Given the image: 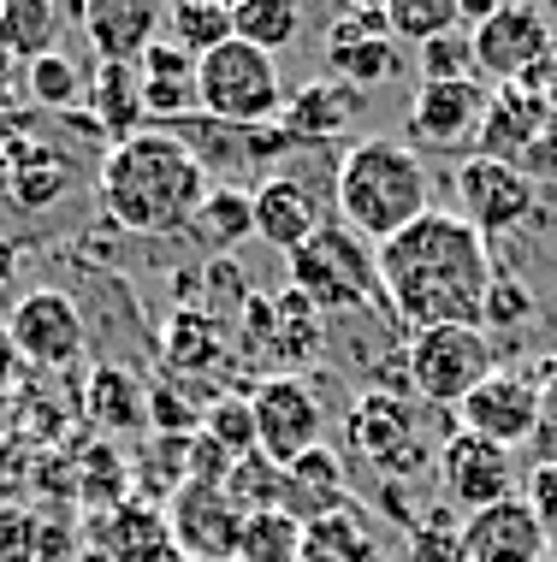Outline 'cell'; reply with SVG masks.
Listing matches in <instances>:
<instances>
[{"label": "cell", "instance_id": "cell-1", "mask_svg": "<svg viewBox=\"0 0 557 562\" xmlns=\"http://www.w3.org/2000/svg\"><path fill=\"white\" fill-rule=\"evenodd\" d=\"M380 267V302L391 321L403 326V338L433 326H480L492 291V249L469 220L433 207L427 220H415L410 232L374 249Z\"/></svg>", "mask_w": 557, "mask_h": 562}, {"label": "cell", "instance_id": "cell-2", "mask_svg": "<svg viewBox=\"0 0 557 562\" xmlns=\"http://www.w3.org/2000/svg\"><path fill=\"white\" fill-rule=\"evenodd\" d=\"M214 178L190 155V143L167 125H148L113 143L96 166V202L108 225L131 237H185Z\"/></svg>", "mask_w": 557, "mask_h": 562}, {"label": "cell", "instance_id": "cell-3", "mask_svg": "<svg viewBox=\"0 0 557 562\" xmlns=\"http://www.w3.org/2000/svg\"><path fill=\"white\" fill-rule=\"evenodd\" d=\"M333 207H338L344 232L380 249V243H391L398 232H410L415 220L433 214L427 160L410 143H398V136H363L338 160Z\"/></svg>", "mask_w": 557, "mask_h": 562}, {"label": "cell", "instance_id": "cell-4", "mask_svg": "<svg viewBox=\"0 0 557 562\" xmlns=\"http://www.w3.org/2000/svg\"><path fill=\"white\" fill-rule=\"evenodd\" d=\"M196 108H202V119L237 125V131L279 125V108H285L279 59L232 36L225 48L196 59Z\"/></svg>", "mask_w": 557, "mask_h": 562}, {"label": "cell", "instance_id": "cell-5", "mask_svg": "<svg viewBox=\"0 0 557 562\" xmlns=\"http://www.w3.org/2000/svg\"><path fill=\"white\" fill-rule=\"evenodd\" d=\"M492 373H499V349L480 326H433L403 338V379L433 408H463Z\"/></svg>", "mask_w": 557, "mask_h": 562}, {"label": "cell", "instance_id": "cell-6", "mask_svg": "<svg viewBox=\"0 0 557 562\" xmlns=\"http://www.w3.org/2000/svg\"><path fill=\"white\" fill-rule=\"evenodd\" d=\"M285 272H291V291L309 296L321 314H356L380 302V267L363 237H350L338 220L321 225L297 255H285Z\"/></svg>", "mask_w": 557, "mask_h": 562}, {"label": "cell", "instance_id": "cell-7", "mask_svg": "<svg viewBox=\"0 0 557 562\" xmlns=\"http://www.w3.org/2000/svg\"><path fill=\"white\" fill-rule=\"evenodd\" d=\"M249 415H255V450H261L267 462L291 468L297 456L321 450L326 408H321V397H314V385L303 373L255 379L249 385Z\"/></svg>", "mask_w": 557, "mask_h": 562}, {"label": "cell", "instance_id": "cell-8", "mask_svg": "<svg viewBox=\"0 0 557 562\" xmlns=\"http://www.w3.org/2000/svg\"><path fill=\"white\" fill-rule=\"evenodd\" d=\"M7 338L19 349V361L42 373H66L83 361V344H89V326H83V308L78 296H66L59 284H42V291H24L7 314Z\"/></svg>", "mask_w": 557, "mask_h": 562}, {"label": "cell", "instance_id": "cell-9", "mask_svg": "<svg viewBox=\"0 0 557 562\" xmlns=\"http://www.w3.org/2000/svg\"><path fill=\"white\" fill-rule=\"evenodd\" d=\"M539 214V184L522 166L469 155L457 166V220H469L480 237H516Z\"/></svg>", "mask_w": 557, "mask_h": 562}, {"label": "cell", "instance_id": "cell-10", "mask_svg": "<svg viewBox=\"0 0 557 562\" xmlns=\"http://www.w3.org/2000/svg\"><path fill=\"white\" fill-rule=\"evenodd\" d=\"M321 308H314L309 296H297L291 284H285L279 296H244V349L255 361H267L261 379L274 373H297L303 361L321 349Z\"/></svg>", "mask_w": 557, "mask_h": 562}, {"label": "cell", "instance_id": "cell-11", "mask_svg": "<svg viewBox=\"0 0 557 562\" xmlns=\"http://www.w3.org/2000/svg\"><path fill=\"white\" fill-rule=\"evenodd\" d=\"M350 450L363 456L368 468H380V480H410V468L427 462V445H421V432H415V408L403 391H363V397L350 403Z\"/></svg>", "mask_w": 557, "mask_h": 562}, {"label": "cell", "instance_id": "cell-12", "mask_svg": "<svg viewBox=\"0 0 557 562\" xmlns=\"http://www.w3.org/2000/svg\"><path fill=\"white\" fill-rule=\"evenodd\" d=\"M539 420H546V391H539V379L522 373V368H499L457 408V427L487 438V445H499V450L534 445Z\"/></svg>", "mask_w": 557, "mask_h": 562}, {"label": "cell", "instance_id": "cell-13", "mask_svg": "<svg viewBox=\"0 0 557 562\" xmlns=\"http://www.w3.org/2000/svg\"><path fill=\"white\" fill-rule=\"evenodd\" d=\"M326 78L350 83L356 95L403 78V48L386 30V7H350L326 30Z\"/></svg>", "mask_w": 557, "mask_h": 562}, {"label": "cell", "instance_id": "cell-14", "mask_svg": "<svg viewBox=\"0 0 557 562\" xmlns=\"http://www.w3.org/2000/svg\"><path fill=\"white\" fill-rule=\"evenodd\" d=\"M244 521L249 515L214 480H185L167 504V527H172V544L185 562H232L237 539H244Z\"/></svg>", "mask_w": 557, "mask_h": 562}, {"label": "cell", "instance_id": "cell-15", "mask_svg": "<svg viewBox=\"0 0 557 562\" xmlns=\"http://www.w3.org/2000/svg\"><path fill=\"white\" fill-rule=\"evenodd\" d=\"M433 474H439V492L457 509H469V515L516 497V462H510V450L487 445V438H475L463 427L450 438H439V450H433Z\"/></svg>", "mask_w": 557, "mask_h": 562}, {"label": "cell", "instance_id": "cell-16", "mask_svg": "<svg viewBox=\"0 0 557 562\" xmlns=\"http://www.w3.org/2000/svg\"><path fill=\"white\" fill-rule=\"evenodd\" d=\"M475 36V66H480V83H492V89H504V83H522L528 71L557 48V36H552V19L539 7H504L492 12L480 30H469Z\"/></svg>", "mask_w": 557, "mask_h": 562}, {"label": "cell", "instance_id": "cell-17", "mask_svg": "<svg viewBox=\"0 0 557 562\" xmlns=\"http://www.w3.org/2000/svg\"><path fill=\"white\" fill-rule=\"evenodd\" d=\"M492 83L463 78V83H421L410 95V136L433 155H475L480 119H487Z\"/></svg>", "mask_w": 557, "mask_h": 562}, {"label": "cell", "instance_id": "cell-18", "mask_svg": "<svg viewBox=\"0 0 557 562\" xmlns=\"http://www.w3.org/2000/svg\"><path fill=\"white\" fill-rule=\"evenodd\" d=\"M66 19L83 24L96 66H143V54L160 42V19L167 12L155 0H89V7H71Z\"/></svg>", "mask_w": 557, "mask_h": 562}, {"label": "cell", "instance_id": "cell-19", "mask_svg": "<svg viewBox=\"0 0 557 562\" xmlns=\"http://www.w3.org/2000/svg\"><path fill=\"white\" fill-rule=\"evenodd\" d=\"M463 562H546V521L522 492L504 497L463 521Z\"/></svg>", "mask_w": 557, "mask_h": 562}, {"label": "cell", "instance_id": "cell-20", "mask_svg": "<svg viewBox=\"0 0 557 562\" xmlns=\"http://www.w3.org/2000/svg\"><path fill=\"white\" fill-rule=\"evenodd\" d=\"M0 148H7V160H12V190H7L12 207L42 214V207H54L71 195V172H78V166H71V155H59V143L19 125V136L0 131Z\"/></svg>", "mask_w": 557, "mask_h": 562}, {"label": "cell", "instance_id": "cell-21", "mask_svg": "<svg viewBox=\"0 0 557 562\" xmlns=\"http://www.w3.org/2000/svg\"><path fill=\"white\" fill-rule=\"evenodd\" d=\"M552 108L546 101H534L522 83H504L492 89L487 101V119H480V136H475V155L480 160H504V166H522L539 148V136L552 125Z\"/></svg>", "mask_w": 557, "mask_h": 562}, {"label": "cell", "instance_id": "cell-22", "mask_svg": "<svg viewBox=\"0 0 557 562\" xmlns=\"http://www.w3.org/2000/svg\"><path fill=\"white\" fill-rule=\"evenodd\" d=\"M249 214H255V237L274 243L279 255H297L326 225L321 207H314V190L291 172H267L261 184L249 190Z\"/></svg>", "mask_w": 557, "mask_h": 562}, {"label": "cell", "instance_id": "cell-23", "mask_svg": "<svg viewBox=\"0 0 557 562\" xmlns=\"http://www.w3.org/2000/svg\"><path fill=\"white\" fill-rule=\"evenodd\" d=\"M356 113H363V95L338 78H309L297 95H285L279 108V131L291 136L297 148H321V143H338V136L356 131Z\"/></svg>", "mask_w": 557, "mask_h": 562}, {"label": "cell", "instance_id": "cell-24", "mask_svg": "<svg viewBox=\"0 0 557 562\" xmlns=\"http://www.w3.org/2000/svg\"><path fill=\"white\" fill-rule=\"evenodd\" d=\"M108 562H185L172 544L167 509H148V504H113L96 527Z\"/></svg>", "mask_w": 557, "mask_h": 562}, {"label": "cell", "instance_id": "cell-25", "mask_svg": "<svg viewBox=\"0 0 557 562\" xmlns=\"http://www.w3.org/2000/svg\"><path fill=\"white\" fill-rule=\"evenodd\" d=\"M89 101V119H96V131L113 143H125V136L148 131V113H143V71L137 66H96V78L83 89Z\"/></svg>", "mask_w": 557, "mask_h": 562}, {"label": "cell", "instance_id": "cell-26", "mask_svg": "<svg viewBox=\"0 0 557 562\" xmlns=\"http://www.w3.org/2000/svg\"><path fill=\"white\" fill-rule=\"evenodd\" d=\"M350 504V485H344V462L333 450H309L297 456L291 468H285V515H297V521H321V515H333Z\"/></svg>", "mask_w": 557, "mask_h": 562}, {"label": "cell", "instance_id": "cell-27", "mask_svg": "<svg viewBox=\"0 0 557 562\" xmlns=\"http://www.w3.org/2000/svg\"><path fill=\"white\" fill-rule=\"evenodd\" d=\"M303 562H386V551H380V533L368 527V515L344 504L303 527Z\"/></svg>", "mask_w": 557, "mask_h": 562}, {"label": "cell", "instance_id": "cell-28", "mask_svg": "<svg viewBox=\"0 0 557 562\" xmlns=\"http://www.w3.org/2000/svg\"><path fill=\"white\" fill-rule=\"evenodd\" d=\"M89 427H101V432H137L148 427V391H143V379H131L125 368H96L89 373Z\"/></svg>", "mask_w": 557, "mask_h": 562}, {"label": "cell", "instance_id": "cell-29", "mask_svg": "<svg viewBox=\"0 0 557 562\" xmlns=\"http://www.w3.org/2000/svg\"><path fill=\"white\" fill-rule=\"evenodd\" d=\"M202 249H214V261H225V255L237 249V243L255 237V214H249V190H232V184H214L208 190V202L196 207L190 232Z\"/></svg>", "mask_w": 557, "mask_h": 562}, {"label": "cell", "instance_id": "cell-30", "mask_svg": "<svg viewBox=\"0 0 557 562\" xmlns=\"http://www.w3.org/2000/svg\"><path fill=\"white\" fill-rule=\"evenodd\" d=\"M160 356H167V368H178V373L214 368L225 356V326L208 308H178L167 321V331H160Z\"/></svg>", "mask_w": 557, "mask_h": 562}, {"label": "cell", "instance_id": "cell-31", "mask_svg": "<svg viewBox=\"0 0 557 562\" xmlns=\"http://www.w3.org/2000/svg\"><path fill=\"white\" fill-rule=\"evenodd\" d=\"M160 30H167L172 48L202 59V54H214L232 42V7H225V0H178V7H167Z\"/></svg>", "mask_w": 557, "mask_h": 562}, {"label": "cell", "instance_id": "cell-32", "mask_svg": "<svg viewBox=\"0 0 557 562\" xmlns=\"http://www.w3.org/2000/svg\"><path fill=\"white\" fill-rule=\"evenodd\" d=\"M232 36L249 42V48H261V54H285L303 36V12H297V0H237Z\"/></svg>", "mask_w": 557, "mask_h": 562}, {"label": "cell", "instance_id": "cell-33", "mask_svg": "<svg viewBox=\"0 0 557 562\" xmlns=\"http://www.w3.org/2000/svg\"><path fill=\"white\" fill-rule=\"evenodd\" d=\"M59 36V7H48V0H0V54L12 59H36L48 54Z\"/></svg>", "mask_w": 557, "mask_h": 562}, {"label": "cell", "instance_id": "cell-34", "mask_svg": "<svg viewBox=\"0 0 557 562\" xmlns=\"http://www.w3.org/2000/svg\"><path fill=\"white\" fill-rule=\"evenodd\" d=\"M83 71H78V59L71 54H59V48H48V54H36L24 66V95L36 101V108H48V113H78V101H83Z\"/></svg>", "mask_w": 557, "mask_h": 562}, {"label": "cell", "instance_id": "cell-35", "mask_svg": "<svg viewBox=\"0 0 557 562\" xmlns=\"http://www.w3.org/2000/svg\"><path fill=\"white\" fill-rule=\"evenodd\" d=\"M225 497H232L244 515H267V509H285V468L267 462L261 450L237 456L232 468H225Z\"/></svg>", "mask_w": 557, "mask_h": 562}, {"label": "cell", "instance_id": "cell-36", "mask_svg": "<svg viewBox=\"0 0 557 562\" xmlns=\"http://www.w3.org/2000/svg\"><path fill=\"white\" fill-rule=\"evenodd\" d=\"M232 562H303V521L285 515V509L249 515Z\"/></svg>", "mask_w": 557, "mask_h": 562}, {"label": "cell", "instance_id": "cell-37", "mask_svg": "<svg viewBox=\"0 0 557 562\" xmlns=\"http://www.w3.org/2000/svg\"><path fill=\"white\" fill-rule=\"evenodd\" d=\"M386 30L398 48H427V42L450 36L457 24V0H391L386 7Z\"/></svg>", "mask_w": 557, "mask_h": 562}, {"label": "cell", "instance_id": "cell-38", "mask_svg": "<svg viewBox=\"0 0 557 562\" xmlns=\"http://www.w3.org/2000/svg\"><path fill=\"white\" fill-rule=\"evenodd\" d=\"M202 438L214 450H225L237 462V456L255 450V415H249V397H220L202 408Z\"/></svg>", "mask_w": 557, "mask_h": 562}, {"label": "cell", "instance_id": "cell-39", "mask_svg": "<svg viewBox=\"0 0 557 562\" xmlns=\"http://www.w3.org/2000/svg\"><path fill=\"white\" fill-rule=\"evenodd\" d=\"M415 66H421V83H463V78H480L475 66V36L469 30H450V36L415 48Z\"/></svg>", "mask_w": 557, "mask_h": 562}, {"label": "cell", "instance_id": "cell-40", "mask_svg": "<svg viewBox=\"0 0 557 562\" xmlns=\"http://www.w3.org/2000/svg\"><path fill=\"white\" fill-rule=\"evenodd\" d=\"M534 321V291L522 279H492V291H487V314H480V331H522Z\"/></svg>", "mask_w": 557, "mask_h": 562}, {"label": "cell", "instance_id": "cell-41", "mask_svg": "<svg viewBox=\"0 0 557 562\" xmlns=\"http://www.w3.org/2000/svg\"><path fill=\"white\" fill-rule=\"evenodd\" d=\"M410 544H415V562H463V527L450 515H421Z\"/></svg>", "mask_w": 557, "mask_h": 562}, {"label": "cell", "instance_id": "cell-42", "mask_svg": "<svg viewBox=\"0 0 557 562\" xmlns=\"http://www.w3.org/2000/svg\"><path fill=\"white\" fill-rule=\"evenodd\" d=\"M137 71H143V78H167V83H196V59H190L185 48H172L167 36H160L155 48L143 54V66H137Z\"/></svg>", "mask_w": 557, "mask_h": 562}, {"label": "cell", "instance_id": "cell-43", "mask_svg": "<svg viewBox=\"0 0 557 562\" xmlns=\"http://www.w3.org/2000/svg\"><path fill=\"white\" fill-rule=\"evenodd\" d=\"M522 497L534 504V515L546 521V533H552V527H557V468L539 462L534 474H528V492H522Z\"/></svg>", "mask_w": 557, "mask_h": 562}, {"label": "cell", "instance_id": "cell-44", "mask_svg": "<svg viewBox=\"0 0 557 562\" xmlns=\"http://www.w3.org/2000/svg\"><path fill=\"white\" fill-rule=\"evenodd\" d=\"M522 172H528L534 184H539V178H552V184H557V119L546 125V136H539V148H534V155L522 160Z\"/></svg>", "mask_w": 557, "mask_h": 562}, {"label": "cell", "instance_id": "cell-45", "mask_svg": "<svg viewBox=\"0 0 557 562\" xmlns=\"http://www.w3.org/2000/svg\"><path fill=\"white\" fill-rule=\"evenodd\" d=\"M522 89H528L534 101H546V108L557 113V48H552L546 59H539V66L528 71V78H522Z\"/></svg>", "mask_w": 557, "mask_h": 562}, {"label": "cell", "instance_id": "cell-46", "mask_svg": "<svg viewBox=\"0 0 557 562\" xmlns=\"http://www.w3.org/2000/svg\"><path fill=\"white\" fill-rule=\"evenodd\" d=\"M534 450H539V462L557 468V403H546V420H539V432H534Z\"/></svg>", "mask_w": 557, "mask_h": 562}, {"label": "cell", "instance_id": "cell-47", "mask_svg": "<svg viewBox=\"0 0 557 562\" xmlns=\"http://www.w3.org/2000/svg\"><path fill=\"white\" fill-rule=\"evenodd\" d=\"M19 368H24V361H19V349H12V338H7V321H0V397L12 391V379H19Z\"/></svg>", "mask_w": 557, "mask_h": 562}, {"label": "cell", "instance_id": "cell-48", "mask_svg": "<svg viewBox=\"0 0 557 562\" xmlns=\"http://www.w3.org/2000/svg\"><path fill=\"white\" fill-rule=\"evenodd\" d=\"M12 83H19V59H12V54H0V113H7L12 101H19V95H12Z\"/></svg>", "mask_w": 557, "mask_h": 562}, {"label": "cell", "instance_id": "cell-49", "mask_svg": "<svg viewBox=\"0 0 557 562\" xmlns=\"http://www.w3.org/2000/svg\"><path fill=\"white\" fill-rule=\"evenodd\" d=\"M12 272H19V249H12V237H0V284H12Z\"/></svg>", "mask_w": 557, "mask_h": 562}]
</instances>
